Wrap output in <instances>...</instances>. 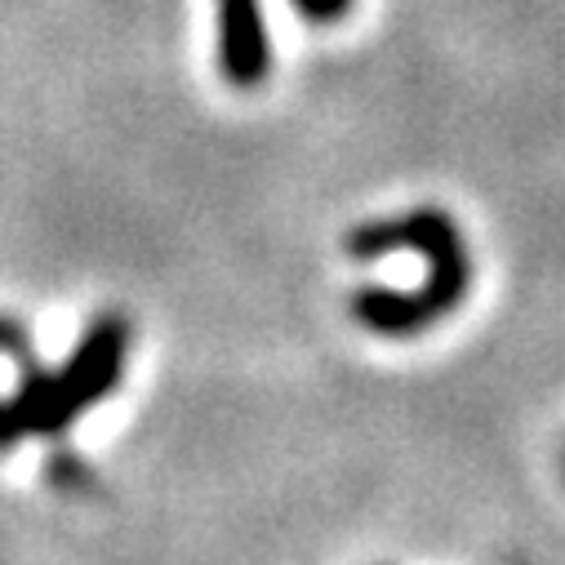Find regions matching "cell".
I'll return each instance as SVG.
<instances>
[{"mask_svg":"<svg viewBox=\"0 0 565 565\" xmlns=\"http://www.w3.org/2000/svg\"><path fill=\"white\" fill-rule=\"evenodd\" d=\"M387 249H418L428 258V280L418 290H356L352 295V317L374 330V334H418L437 326L441 317H450L468 286H472V263L463 249V236L455 227V218L446 210H409L401 218H383V223H361L348 232V254L352 258H379Z\"/></svg>","mask_w":565,"mask_h":565,"instance_id":"1","label":"cell"},{"mask_svg":"<svg viewBox=\"0 0 565 565\" xmlns=\"http://www.w3.org/2000/svg\"><path fill=\"white\" fill-rule=\"evenodd\" d=\"M120 365H125V321L103 317L58 374L28 370L19 396L6 401L14 423H19V433L23 437L28 433H41V437L67 433V423L76 414H85L94 401H103L116 387Z\"/></svg>","mask_w":565,"mask_h":565,"instance_id":"2","label":"cell"},{"mask_svg":"<svg viewBox=\"0 0 565 565\" xmlns=\"http://www.w3.org/2000/svg\"><path fill=\"white\" fill-rule=\"evenodd\" d=\"M218 67L232 85L254 89L271 72V45L258 0H218Z\"/></svg>","mask_w":565,"mask_h":565,"instance_id":"3","label":"cell"},{"mask_svg":"<svg viewBox=\"0 0 565 565\" xmlns=\"http://www.w3.org/2000/svg\"><path fill=\"white\" fill-rule=\"evenodd\" d=\"M295 6L308 23H339L352 10V0H295Z\"/></svg>","mask_w":565,"mask_h":565,"instance_id":"4","label":"cell"},{"mask_svg":"<svg viewBox=\"0 0 565 565\" xmlns=\"http://www.w3.org/2000/svg\"><path fill=\"white\" fill-rule=\"evenodd\" d=\"M50 477H54L58 486H81V481H89V468H81L76 459L58 455V459H54V468H50Z\"/></svg>","mask_w":565,"mask_h":565,"instance_id":"5","label":"cell"}]
</instances>
